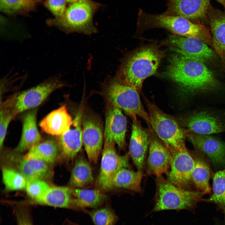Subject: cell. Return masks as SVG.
Instances as JSON below:
<instances>
[{"label": "cell", "mask_w": 225, "mask_h": 225, "mask_svg": "<svg viewBox=\"0 0 225 225\" xmlns=\"http://www.w3.org/2000/svg\"><path fill=\"white\" fill-rule=\"evenodd\" d=\"M164 73L179 85L184 94L212 90L217 85L203 62L178 53L172 56Z\"/></svg>", "instance_id": "1"}, {"label": "cell", "mask_w": 225, "mask_h": 225, "mask_svg": "<svg viewBox=\"0 0 225 225\" xmlns=\"http://www.w3.org/2000/svg\"><path fill=\"white\" fill-rule=\"evenodd\" d=\"M165 51L157 45H149L136 50L124 61L119 72L121 81L140 92L147 78L156 72Z\"/></svg>", "instance_id": "2"}, {"label": "cell", "mask_w": 225, "mask_h": 225, "mask_svg": "<svg viewBox=\"0 0 225 225\" xmlns=\"http://www.w3.org/2000/svg\"><path fill=\"white\" fill-rule=\"evenodd\" d=\"M138 21L140 27L164 28L174 34L197 38L212 46L211 34L204 25L194 23L185 18L164 13L151 14L140 9Z\"/></svg>", "instance_id": "3"}, {"label": "cell", "mask_w": 225, "mask_h": 225, "mask_svg": "<svg viewBox=\"0 0 225 225\" xmlns=\"http://www.w3.org/2000/svg\"><path fill=\"white\" fill-rule=\"evenodd\" d=\"M156 191L153 211L190 209L195 207L207 193L180 188L169 182L162 176L156 177Z\"/></svg>", "instance_id": "4"}, {"label": "cell", "mask_w": 225, "mask_h": 225, "mask_svg": "<svg viewBox=\"0 0 225 225\" xmlns=\"http://www.w3.org/2000/svg\"><path fill=\"white\" fill-rule=\"evenodd\" d=\"M145 101L150 126L168 149H178L186 146L188 130L183 128L177 120L163 112L154 103L146 98Z\"/></svg>", "instance_id": "5"}, {"label": "cell", "mask_w": 225, "mask_h": 225, "mask_svg": "<svg viewBox=\"0 0 225 225\" xmlns=\"http://www.w3.org/2000/svg\"><path fill=\"white\" fill-rule=\"evenodd\" d=\"M99 5L94 2H79L70 4L61 17L48 20V25L67 32H95L92 22L94 12Z\"/></svg>", "instance_id": "6"}, {"label": "cell", "mask_w": 225, "mask_h": 225, "mask_svg": "<svg viewBox=\"0 0 225 225\" xmlns=\"http://www.w3.org/2000/svg\"><path fill=\"white\" fill-rule=\"evenodd\" d=\"M139 92L119 79L111 81L107 86L105 95L110 105L121 109L132 119L140 117L150 126L148 113L142 104Z\"/></svg>", "instance_id": "7"}, {"label": "cell", "mask_w": 225, "mask_h": 225, "mask_svg": "<svg viewBox=\"0 0 225 225\" xmlns=\"http://www.w3.org/2000/svg\"><path fill=\"white\" fill-rule=\"evenodd\" d=\"M168 149L172 158L167 179L180 188L193 190L192 174L194 161L190 152L186 146L178 149Z\"/></svg>", "instance_id": "8"}, {"label": "cell", "mask_w": 225, "mask_h": 225, "mask_svg": "<svg viewBox=\"0 0 225 225\" xmlns=\"http://www.w3.org/2000/svg\"><path fill=\"white\" fill-rule=\"evenodd\" d=\"M115 145L113 142L104 141L100 172L96 181L97 188L102 191L111 189V182L116 173L129 166L128 155L118 154Z\"/></svg>", "instance_id": "9"}, {"label": "cell", "mask_w": 225, "mask_h": 225, "mask_svg": "<svg viewBox=\"0 0 225 225\" xmlns=\"http://www.w3.org/2000/svg\"><path fill=\"white\" fill-rule=\"evenodd\" d=\"M63 85L58 77H54L20 93L13 108L14 115L38 106L51 92Z\"/></svg>", "instance_id": "10"}, {"label": "cell", "mask_w": 225, "mask_h": 225, "mask_svg": "<svg viewBox=\"0 0 225 225\" xmlns=\"http://www.w3.org/2000/svg\"><path fill=\"white\" fill-rule=\"evenodd\" d=\"M167 43L173 51L202 62L214 55V52L207 43L196 38L173 34L169 36Z\"/></svg>", "instance_id": "11"}, {"label": "cell", "mask_w": 225, "mask_h": 225, "mask_svg": "<svg viewBox=\"0 0 225 225\" xmlns=\"http://www.w3.org/2000/svg\"><path fill=\"white\" fill-rule=\"evenodd\" d=\"M102 124L92 115L83 117L82 141L89 161L96 163L101 151L103 139Z\"/></svg>", "instance_id": "12"}, {"label": "cell", "mask_w": 225, "mask_h": 225, "mask_svg": "<svg viewBox=\"0 0 225 225\" xmlns=\"http://www.w3.org/2000/svg\"><path fill=\"white\" fill-rule=\"evenodd\" d=\"M195 149L203 152L215 166L225 168V142L209 135L188 132V136Z\"/></svg>", "instance_id": "13"}, {"label": "cell", "mask_w": 225, "mask_h": 225, "mask_svg": "<svg viewBox=\"0 0 225 225\" xmlns=\"http://www.w3.org/2000/svg\"><path fill=\"white\" fill-rule=\"evenodd\" d=\"M147 173L156 177L167 175L171 161V153L162 142L156 136H150Z\"/></svg>", "instance_id": "14"}, {"label": "cell", "mask_w": 225, "mask_h": 225, "mask_svg": "<svg viewBox=\"0 0 225 225\" xmlns=\"http://www.w3.org/2000/svg\"><path fill=\"white\" fill-rule=\"evenodd\" d=\"M83 111L81 106L73 121L72 128L60 136L59 146L62 156L66 160L74 159L82 148Z\"/></svg>", "instance_id": "15"}, {"label": "cell", "mask_w": 225, "mask_h": 225, "mask_svg": "<svg viewBox=\"0 0 225 225\" xmlns=\"http://www.w3.org/2000/svg\"><path fill=\"white\" fill-rule=\"evenodd\" d=\"M165 14L182 17L190 21L207 18L210 0H169Z\"/></svg>", "instance_id": "16"}, {"label": "cell", "mask_w": 225, "mask_h": 225, "mask_svg": "<svg viewBox=\"0 0 225 225\" xmlns=\"http://www.w3.org/2000/svg\"><path fill=\"white\" fill-rule=\"evenodd\" d=\"M127 121L122 110L110 105L106 117L104 141L114 142L119 149L125 146Z\"/></svg>", "instance_id": "17"}, {"label": "cell", "mask_w": 225, "mask_h": 225, "mask_svg": "<svg viewBox=\"0 0 225 225\" xmlns=\"http://www.w3.org/2000/svg\"><path fill=\"white\" fill-rule=\"evenodd\" d=\"M132 120V133L129 145V152L138 170H142L148 148L150 135L137 118Z\"/></svg>", "instance_id": "18"}, {"label": "cell", "mask_w": 225, "mask_h": 225, "mask_svg": "<svg viewBox=\"0 0 225 225\" xmlns=\"http://www.w3.org/2000/svg\"><path fill=\"white\" fill-rule=\"evenodd\" d=\"M183 122L189 132L199 134L209 135L225 130L224 125L220 120L205 112L190 116Z\"/></svg>", "instance_id": "19"}, {"label": "cell", "mask_w": 225, "mask_h": 225, "mask_svg": "<svg viewBox=\"0 0 225 225\" xmlns=\"http://www.w3.org/2000/svg\"><path fill=\"white\" fill-rule=\"evenodd\" d=\"M212 38V46L225 64V12L211 6L207 14Z\"/></svg>", "instance_id": "20"}, {"label": "cell", "mask_w": 225, "mask_h": 225, "mask_svg": "<svg viewBox=\"0 0 225 225\" xmlns=\"http://www.w3.org/2000/svg\"><path fill=\"white\" fill-rule=\"evenodd\" d=\"M194 161V165L192 174V179L196 191L211 192L209 181L212 176V171L208 159L201 151L195 149L190 152Z\"/></svg>", "instance_id": "21"}, {"label": "cell", "mask_w": 225, "mask_h": 225, "mask_svg": "<svg viewBox=\"0 0 225 225\" xmlns=\"http://www.w3.org/2000/svg\"><path fill=\"white\" fill-rule=\"evenodd\" d=\"M73 121L65 105H63L48 114L41 122L40 126L45 132L60 136L70 129Z\"/></svg>", "instance_id": "22"}, {"label": "cell", "mask_w": 225, "mask_h": 225, "mask_svg": "<svg viewBox=\"0 0 225 225\" xmlns=\"http://www.w3.org/2000/svg\"><path fill=\"white\" fill-rule=\"evenodd\" d=\"M37 112L36 109L31 110L24 118L21 138L16 148L18 152L29 150L40 142L41 138L37 126Z\"/></svg>", "instance_id": "23"}, {"label": "cell", "mask_w": 225, "mask_h": 225, "mask_svg": "<svg viewBox=\"0 0 225 225\" xmlns=\"http://www.w3.org/2000/svg\"><path fill=\"white\" fill-rule=\"evenodd\" d=\"M71 188L66 187H50L41 197L33 202L42 205L62 208L74 206Z\"/></svg>", "instance_id": "24"}, {"label": "cell", "mask_w": 225, "mask_h": 225, "mask_svg": "<svg viewBox=\"0 0 225 225\" xmlns=\"http://www.w3.org/2000/svg\"><path fill=\"white\" fill-rule=\"evenodd\" d=\"M93 180L91 168L82 155L76 158L71 175L70 184L73 188H84L91 185Z\"/></svg>", "instance_id": "25"}, {"label": "cell", "mask_w": 225, "mask_h": 225, "mask_svg": "<svg viewBox=\"0 0 225 225\" xmlns=\"http://www.w3.org/2000/svg\"><path fill=\"white\" fill-rule=\"evenodd\" d=\"M142 170L134 171L127 168L120 169L113 177L111 184V189L121 188L137 192L141 191Z\"/></svg>", "instance_id": "26"}, {"label": "cell", "mask_w": 225, "mask_h": 225, "mask_svg": "<svg viewBox=\"0 0 225 225\" xmlns=\"http://www.w3.org/2000/svg\"><path fill=\"white\" fill-rule=\"evenodd\" d=\"M71 188L74 205L77 207L96 208L101 205L106 198L103 191L98 188Z\"/></svg>", "instance_id": "27"}, {"label": "cell", "mask_w": 225, "mask_h": 225, "mask_svg": "<svg viewBox=\"0 0 225 225\" xmlns=\"http://www.w3.org/2000/svg\"><path fill=\"white\" fill-rule=\"evenodd\" d=\"M19 168L27 181L41 179L45 177L49 172L48 166L45 162L24 157L20 162Z\"/></svg>", "instance_id": "28"}, {"label": "cell", "mask_w": 225, "mask_h": 225, "mask_svg": "<svg viewBox=\"0 0 225 225\" xmlns=\"http://www.w3.org/2000/svg\"><path fill=\"white\" fill-rule=\"evenodd\" d=\"M59 149V146L54 141L48 140L39 142L31 148L24 157L51 163L56 159Z\"/></svg>", "instance_id": "29"}, {"label": "cell", "mask_w": 225, "mask_h": 225, "mask_svg": "<svg viewBox=\"0 0 225 225\" xmlns=\"http://www.w3.org/2000/svg\"><path fill=\"white\" fill-rule=\"evenodd\" d=\"M212 194L204 201L216 204L225 215V168L217 171L213 176Z\"/></svg>", "instance_id": "30"}, {"label": "cell", "mask_w": 225, "mask_h": 225, "mask_svg": "<svg viewBox=\"0 0 225 225\" xmlns=\"http://www.w3.org/2000/svg\"><path fill=\"white\" fill-rule=\"evenodd\" d=\"M41 0H0V9L5 13L13 15L35 10Z\"/></svg>", "instance_id": "31"}, {"label": "cell", "mask_w": 225, "mask_h": 225, "mask_svg": "<svg viewBox=\"0 0 225 225\" xmlns=\"http://www.w3.org/2000/svg\"><path fill=\"white\" fill-rule=\"evenodd\" d=\"M2 176L3 182L8 190H20L26 188L27 181L20 172L5 168L2 170Z\"/></svg>", "instance_id": "32"}, {"label": "cell", "mask_w": 225, "mask_h": 225, "mask_svg": "<svg viewBox=\"0 0 225 225\" xmlns=\"http://www.w3.org/2000/svg\"><path fill=\"white\" fill-rule=\"evenodd\" d=\"M90 215L95 225H114L117 219L115 213L107 207L94 211Z\"/></svg>", "instance_id": "33"}, {"label": "cell", "mask_w": 225, "mask_h": 225, "mask_svg": "<svg viewBox=\"0 0 225 225\" xmlns=\"http://www.w3.org/2000/svg\"><path fill=\"white\" fill-rule=\"evenodd\" d=\"M50 187L45 182L37 179L27 181L25 188L28 195L34 201L43 196Z\"/></svg>", "instance_id": "34"}, {"label": "cell", "mask_w": 225, "mask_h": 225, "mask_svg": "<svg viewBox=\"0 0 225 225\" xmlns=\"http://www.w3.org/2000/svg\"><path fill=\"white\" fill-rule=\"evenodd\" d=\"M15 116L12 109L9 108H2L0 112V147L1 149L6 135L8 126L12 118Z\"/></svg>", "instance_id": "35"}, {"label": "cell", "mask_w": 225, "mask_h": 225, "mask_svg": "<svg viewBox=\"0 0 225 225\" xmlns=\"http://www.w3.org/2000/svg\"><path fill=\"white\" fill-rule=\"evenodd\" d=\"M67 3L65 0H46L44 5L55 18H58L64 14L67 8Z\"/></svg>", "instance_id": "36"}, {"label": "cell", "mask_w": 225, "mask_h": 225, "mask_svg": "<svg viewBox=\"0 0 225 225\" xmlns=\"http://www.w3.org/2000/svg\"><path fill=\"white\" fill-rule=\"evenodd\" d=\"M17 225H33L30 212L24 208L17 209L15 212Z\"/></svg>", "instance_id": "37"}, {"label": "cell", "mask_w": 225, "mask_h": 225, "mask_svg": "<svg viewBox=\"0 0 225 225\" xmlns=\"http://www.w3.org/2000/svg\"><path fill=\"white\" fill-rule=\"evenodd\" d=\"M65 1L67 2L70 4L79 2H94L92 0H65Z\"/></svg>", "instance_id": "38"}, {"label": "cell", "mask_w": 225, "mask_h": 225, "mask_svg": "<svg viewBox=\"0 0 225 225\" xmlns=\"http://www.w3.org/2000/svg\"><path fill=\"white\" fill-rule=\"evenodd\" d=\"M218 2L222 5L225 8V0H216Z\"/></svg>", "instance_id": "39"}]
</instances>
